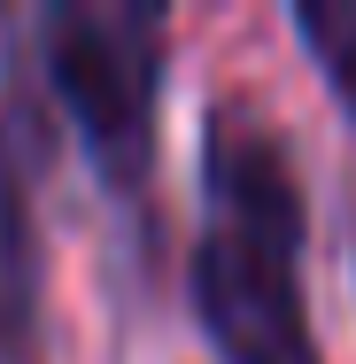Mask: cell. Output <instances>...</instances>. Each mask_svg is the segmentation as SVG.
Returning a JSON list of instances; mask_svg holds the SVG:
<instances>
[{"label": "cell", "instance_id": "1", "mask_svg": "<svg viewBox=\"0 0 356 364\" xmlns=\"http://www.w3.org/2000/svg\"><path fill=\"white\" fill-rule=\"evenodd\" d=\"M202 202L194 232V318L225 364H325L310 310H302V171L279 124L217 93L202 117Z\"/></svg>", "mask_w": 356, "mask_h": 364}, {"label": "cell", "instance_id": "2", "mask_svg": "<svg viewBox=\"0 0 356 364\" xmlns=\"http://www.w3.org/2000/svg\"><path fill=\"white\" fill-rule=\"evenodd\" d=\"M163 31L171 16L132 0H55L39 16V70L109 194H147L155 171Z\"/></svg>", "mask_w": 356, "mask_h": 364}, {"label": "cell", "instance_id": "3", "mask_svg": "<svg viewBox=\"0 0 356 364\" xmlns=\"http://www.w3.org/2000/svg\"><path fill=\"white\" fill-rule=\"evenodd\" d=\"M31 349H39V225L0 132V364H31Z\"/></svg>", "mask_w": 356, "mask_h": 364}, {"label": "cell", "instance_id": "4", "mask_svg": "<svg viewBox=\"0 0 356 364\" xmlns=\"http://www.w3.org/2000/svg\"><path fill=\"white\" fill-rule=\"evenodd\" d=\"M294 31H302V47L318 55V70L333 77V93L356 117V0H302Z\"/></svg>", "mask_w": 356, "mask_h": 364}]
</instances>
